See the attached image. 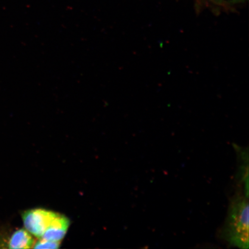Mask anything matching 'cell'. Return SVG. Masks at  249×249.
I'll return each instance as SVG.
<instances>
[{
    "instance_id": "6da1fadb",
    "label": "cell",
    "mask_w": 249,
    "mask_h": 249,
    "mask_svg": "<svg viewBox=\"0 0 249 249\" xmlns=\"http://www.w3.org/2000/svg\"><path fill=\"white\" fill-rule=\"evenodd\" d=\"M240 189L231 199L225 223L219 231L221 239L233 247L249 248V188Z\"/></svg>"
},
{
    "instance_id": "7a4b0ae2",
    "label": "cell",
    "mask_w": 249,
    "mask_h": 249,
    "mask_svg": "<svg viewBox=\"0 0 249 249\" xmlns=\"http://www.w3.org/2000/svg\"><path fill=\"white\" fill-rule=\"evenodd\" d=\"M58 213L42 208L24 211L22 219L24 229L37 238H41L46 230Z\"/></svg>"
},
{
    "instance_id": "3957f363",
    "label": "cell",
    "mask_w": 249,
    "mask_h": 249,
    "mask_svg": "<svg viewBox=\"0 0 249 249\" xmlns=\"http://www.w3.org/2000/svg\"><path fill=\"white\" fill-rule=\"evenodd\" d=\"M70 226L69 219L58 213L46 230L41 238L52 241L61 242L66 235Z\"/></svg>"
},
{
    "instance_id": "277c9868",
    "label": "cell",
    "mask_w": 249,
    "mask_h": 249,
    "mask_svg": "<svg viewBox=\"0 0 249 249\" xmlns=\"http://www.w3.org/2000/svg\"><path fill=\"white\" fill-rule=\"evenodd\" d=\"M35 240L32 234L25 229L16 231L9 238L8 248L13 249H32Z\"/></svg>"
},
{
    "instance_id": "5b68a950",
    "label": "cell",
    "mask_w": 249,
    "mask_h": 249,
    "mask_svg": "<svg viewBox=\"0 0 249 249\" xmlns=\"http://www.w3.org/2000/svg\"><path fill=\"white\" fill-rule=\"evenodd\" d=\"M61 242L52 241L43 238H39L35 242L34 249H55L60 248Z\"/></svg>"
},
{
    "instance_id": "8992f818",
    "label": "cell",
    "mask_w": 249,
    "mask_h": 249,
    "mask_svg": "<svg viewBox=\"0 0 249 249\" xmlns=\"http://www.w3.org/2000/svg\"><path fill=\"white\" fill-rule=\"evenodd\" d=\"M231 1H232L233 2H236V1H241V0H231ZM217 1H218V0H217Z\"/></svg>"
}]
</instances>
